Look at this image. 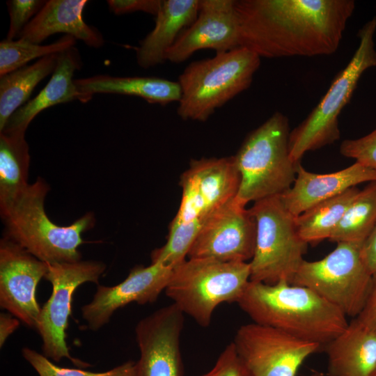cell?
<instances>
[{
  "label": "cell",
  "instance_id": "obj_5",
  "mask_svg": "<svg viewBox=\"0 0 376 376\" xmlns=\"http://www.w3.org/2000/svg\"><path fill=\"white\" fill-rule=\"evenodd\" d=\"M260 58L240 46L191 63L178 81L181 88L178 116L183 120H207L217 109L250 86Z\"/></svg>",
  "mask_w": 376,
  "mask_h": 376
},
{
  "label": "cell",
  "instance_id": "obj_9",
  "mask_svg": "<svg viewBox=\"0 0 376 376\" xmlns=\"http://www.w3.org/2000/svg\"><path fill=\"white\" fill-rule=\"evenodd\" d=\"M362 243L340 242L323 258L304 260L291 283L309 288L347 317L357 318L367 299L373 275L361 256Z\"/></svg>",
  "mask_w": 376,
  "mask_h": 376
},
{
  "label": "cell",
  "instance_id": "obj_8",
  "mask_svg": "<svg viewBox=\"0 0 376 376\" xmlns=\"http://www.w3.org/2000/svg\"><path fill=\"white\" fill-rule=\"evenodd\" d=\"M249 210L256 226L250 281L291 283L308 246L297 231L295 217L284 206L280 195L256 201Z\"/></svg>",
  "mask_w": 376,
  "mask_h": 376
},
{
  "label": "cell",
  "instance_id": "obj_1",
  "mask_svg": "<svg viewBox=\"0 0 376 376\" xmlns=\"http://www.w3.org/2000/svg\"><path fill=\"white\" fill-rule=\"evenodd\" d=\"M240 45L260 58L334 54L352 16L353 0L235 1Z\"/></svg>",
  "mask_w": 376,
  "mask_h": 376
},
{
  "label": "cell",
  "instance_id": "obj_38",
  "mask_svg": "<svg viewBox=\"0 0 376 376\" xmlns=\"http://www.w3.org/2000/svg\"><path fill=\"white\" fill-rule=\"evenodd\" d=\"M308 376H331V375H329L328 373H320V372H314V373H312Z\"/></svg>",
  "mask_w": 376,
  "mask_h": 376
},
{
  "label": "cell",
  "instance_id": "obj_13",
  "mask_svg": "<svg viewBox=\"0 0 376 376\" xmlns=\"http://www.w3.org/2000/svg\"><path fill=\"white\" fill-rule=\"evenodd\" d=\"M245 207L235 197L214 211L203 223L187 258L249 262L255 250L256 226Z\"/></svg>",
  "mask_w": 376,
  "mask_h": 376
},
{
  "label": "cell",
  "instance_id": "obj_30",
  "mask_svg": "<svg viewBox=\"0 0 376 376\" xmlns=\"http://www.w3.org/2000/svg\"><path fill=\"white\" fill-rule=\"evenodd\" d=\"M22 354L39 376H135L136 374V362L133 361L104 372H92L57 366L44 354L29 347H24Z\"/></svg>",
  "mask_w": 376,
  "mask_h": 376
},
{
  "label": "cell",
  "instance_id": "obj_22",
  "mask_svg": "<svg viewBox=\"0 0 376 376\" xmlns=\"http://www.w3.org/2000/svg\"><path fill=\"white\" fill-rule=\"evenodd\" d=\"M199 4L200 0H162L154 29L136 48L139 66L148 68L166 61L167 51L196 19Z\"/></svg>",
  "mask_w": 376,
  "mask_h": 376
},
{
  "label": "cell",
  "instance_id": "obj_15",
  "mask_svg": "<svg viewBox=\"0 0 376 376\" xmlns=\"http://www.w3.org/2000/svg\"><path fill=\"white\" fill-rule=\"evenodd\" d=\"M47 264L7 237L0 242V306L21 322L36 328L40 313L37 286Z\"/></svg>",
  "mask_w": 376,
  "mask_h": 376
},
{
  "label": "cell",
  "instance_id": "obj_24",
  "mask_svg": "<svg viewBox=\"0 0 376 376\" xmlns=\"http://www.w3.org/2000/svg\"><path fill=\"white\" fill-rule=\"evenodd\" d=\"M30 160L25 132H0V207L10 203L29 185Z\"/></svg>",
  "mask_w": 376,
  "mask_h": 376
},
{
  "label": "cell",
  "instance_id": "obj_17",
  "mask_svg": "<svg viewBox=\"0 0 376 376\" xmlns=\"http://www.w3.org/2000/svg\"><path fill=\"white\" fill-rule=\"evenodd\" d=\"M235 3V0L200 1L196 19L167 51L166 61L180 63L201 49L220 53L240 47Z\"/></svg>",
  "mask_w": 376,
  "mask_h": 376
},
{
  "label": "cell",
  "instance_id": "obj_10",
  "mask_svg": "<svg viewBox=\"0 0 376 376\" xmlns=\"http://www.w3.org/2000/svg\"><path fill=\"white\" fill-rule=\"evenodd\" d=\"M47 264L45 278L52 284V292L41 307L36 327L42 340V354L56 362L66 358L77 366L87 367V363L71 356L65 331L74 292L86 282L98 284L106 265L100 261L82 260Z\"/></svg>",
  "mask_w": 376,
  "mask_h": 376
},
{
  "label": "cell",
  "instance_id": "obj_37",
  "mask_svg": "<svg viewBox=\"0 0 376 376\" xmlns=\"http://www.w3.org/2000/svg\"><path fill=\"white\" fill-rule=\"evenodd\" d=\"M19 319L10 313H1L0 315V347L4 345L8 338L18 328Z\"/></svg>",
  "mask_w": 376,
  "mask_h": 376
},
{
  "label": "cell",
  "instance_id": "obj_26",
  "mask_svg": "<svg viewBox=\"0 0 376 376\" xmlns=\"http://www.w3.org/2000/svg\"><path fill=\"white\" fill-rule=\"evenodd\" d=\"M359 191L356 187L350 188L295 217L300 237L308 244L329 240Z\"/></svg>",
  "mask_w": 376,
  "mask_h": 376
},
{
  "label": "cell",
  "instance_id": "obj_31",
  "mask_svg": "<svg viewBox=\"0 0 376 376\" xmlns=\"http://www.w3.org/2000/svg\"><path fill=\"white\" fill-rule=\"evenodd\" d=\"M340 152L376 171V128L364 136L344 140L340 146Z\"/></svg>",
  "mask_w": 376,
  "mask_h": 376
},
{
  "label": "cell",
  "instance_id": "obj_32",
  "mask_svg": "<svg viewBox=\"0 0 376 376\" xmlns=\"http://www.w3.org/2000/svg\"><path fill=\"white\" fill-rule=\"evenodd\" d=\"M41 0H10L7 1L10 26L6 40H13L45 4Z\"/></svg>",
  "mask_w": 376,
  "mask_h": 376
},
{
  "label": "cell",
  "instance_id": "obj_11",
  "mask_svg": "<svg viewBox=\"0 0 376 376\" xmlns=\"http://www.w3.org/2000/svg\"><path fill=\"white\" fill-rule=\"evenodd\" d=\"M233 343L253 376H296L304 361L321 347L253 322L239 327Z\"/></svg>",
  "mask_w": 376,
  "mask_h": 376
},
{
  "label": "cell",
  "instance_id": "obj_18",
  "mask_svg": "<svg viewBox=\"0 0 376 376\" xmlns=\"http://www.w3.org/2000/svg\"><path fill=\"white\" fill-rule=\"evenodd\" d=\"M376 181V171L358 162L330 173H315L297 165L292 185L280 195L286 209L297 217L311 207L365 182Z\"/></svg>",
  "mask_w": 376,
  "mask_h": 376
},
{
  "label": "cell",
  "instance_id": "obj_23",
  "mask_svg": "<svg viewBox=\"0 0 376 376\" xmlns=\"http://www.w3.org/2000/svg\"><path fill=\"white\" fill-rule=\"evenodd\" d=\"M82 93H112L136 96L148 103L166 105L179 102L181 88L179 82L156 77H116L98 75L75 79Z\"/></svg>",
  "mask_w": 376,
  "mask_h": 376
},
{
  "label": "cell",
  "instance_id": "obj_39",
  "mask_svg": "<svg viewBox=\"0 0 376 376\" xmlns=\"http://www.w3.org/2000/svg\"><path fill=\"white\" fill-rule=\"evenodd\" d=\"M371 376H376V367H375V370H373Z\"/></svg>",
  "mask_w": 376,
  "mask_h": 376
},
{
  "label": "cell",
  "instance_id": "obj_12",
  "mask_svg": "<svg viewBox=\"0 0 376 376\" xmlns=\"http://www.w3.org/2000/svg\"><path fill=\"white\" fill-rule=\"evenodd\" d=\"M240 183L233 157L191 160L181 175V202L172 221L205 222L214 211L236 196Z\"/></svg>",
  "mask_w": 376,
  "mask_h": 376
},
{
  "label": "cell",
  "instance_id": "obj_3",
  "mask_svg": "<svg viewBox=\"0 0 376 376\" xmlns=\"http://www.w3.org/2000/svg\"><path fill=\"white\" fill-rule=\"evenodd\" d=\"M49 190L48 184L38 178L13 201L0 207L5 237L46 263L80 260L79 247L85 243L82 233L94 226V215L88 212L66 226L55 224L44 207Z\"/></svg>",
  "mask_w": 376,
  "mask_h": 376
},
{
  "label": "cell",
  "instance_id": "obj_28",
  "mask_svg": "<svg viewBox=\"0 0 376 376\" xmlns=\"http://www.w3.org/2000/svg\"><path fill=\"white\" fill-rule=\"evenodd\" d=\"M76 44V39L65 35L49 45H40L22 39L0 42V77L21 68L35 59L58 54Z\"/></svg>",
  "mask_w": 376,
  "mask_h": 376
},
{
  "label": "cell",
  "instance_id": "obj_4",
  "mask_svg": "<svg viewBox=\"0 0 376 376\" xmlns=\"http://www.w3.org/2000/svg\"><path fill=\"white\" fill-rule=\"evenodd\" d=\"M290 132L288 118L276 112L246 136L233 156L240 176V203L281 195L292 185L299 162L290 155Z\"/></svg>",
  "mask_w": 376,
  "mask_h": 376
},
{
  "label": "cell",
  "instance_id": "obj_21",
  "mask_svg": "<svg viewBox=\"0 0 376 376\" xmlns=\"http://www.w3.org/2000/svg\"><path fill=\"white\" fill-rule=\"evenodd\" d=\"M331 376H371L376 367V333L357 318L324 346Z\"/></svg>",
  "mask_w": 376,
  "mask_h": 376
},
{
  "label": "cell",
  "instance_id": "obj_19",
  "mask_svg": "<svg viewBox=\"0 0 376 376\" xmlns=\"http://www.w3.org/2000/svg\"><path fill=\"white\" fill-rule=\"evenodd\" d=\"M81 64L79 51L75 46L59 53L56 68L48 83L34 98L10 116L1 131L26 132L33 119L49 107L74 100L83 103L91 100L93 95L81 92L73 79Z\"/></svg>",
  "mask_w": 376,
  "mask_h": 376
},
{
  "label": "cell",
  "instance_id": "obj_36",
  "mask_svg": "<svg viewBox=\"0 0 376 376\" xmlns=\"http://www.w3.org/2000/svg\"><path fill=\"white\" fill-rule=\"evenodd\" d=\"M361 256L370 273L376 274V224L361 244Z\"/></svg>",
  "mask_w": 376,
  "mask_h": 376
},
{
  "label": "cell",
  "instance_id": "obj_2",
  "mask_svg": "<svg viewBox=\"0 0 376 376\" xmlns=\"http://www.w3.org/2000/svg\"><path fill=\"white\" fill-rule=\"evenodd\" d=\"M253 322L325 346L347 326V316L309 288L281 281H250L237 302Z\"/></svg>",
  "mask_w": 376,
  "mask_h": 376
},
{
  "label": "cell",
  "instance_id": "obj_7",
  "mask_svg": "<svg viewBox=\"0 0 376 376\" xmlns=\"http://www.w3.org/2000/svg\"><path fill=\"white\" fill-rule=\"evenodd\" d=\"M375 31L376 17H373L359 31V46L349 63L337 74L309 115L290 131L289 150L293 162H299L306 152L340 139L338 116L350 102L363 72L376 66Z\"/></svg>",
  "mask_w": 376,
  "mask_h": 376
},
{
  "label": "cell",
  "instance_id": "obj_27",
  "mask_svg": "<svg viewBox=\"0 0 376 376\" xmlns=\"http://www.w3.org/2000/svg\"><path fill=\"white\" fill-rule=\"evenodd\" d=\"M375 224L376 181H373L359 191L329 240L363 243Z\"/></svg>",
  "mask_w": 376,
  "mask_h": 376
},
{
  "label": "cell",
  "instance_id": "obj_20",
  "mask_svg": "<svg viewBox=\"0 0 376 376\" xmlns=\"http://www.w3.org/2000/svg\"><path fill=\"white\" fill-rule=\"evenodd\" d=\"M87 0H49L19 34V39L40 44L50 36L63 33L91 47L104 42L101 33L83 19Z\"/></svg>",
  "mask_w": 376,
  "mask_h": 376
},
{
  "label": "cell",
  "instance_id": "obj_29",
  "mask_svg": "<svg viewBox=\"0 0 376 376\" xmlns=\"http://www.w3.org/2000/svg\"><path fill=\"white\" fill-rule=\"evenodd\" d=\"M203 223L201 221L187 223L171 221L166 242L152 251L151 263H161L173 269L182 263L187 260Z\"/></svg>",
  "mask_w": 376,
  "mask_h": 376
},
{
  "label": "cell",
  "instance_id": "obj_25",
  "mask_svg": "<svg viewBox=\"0 0 376 376\" xmlns=\"http://www.w3.org/2000/svg\"><path fill=\"white\" fill-rule=\"evenodd\" d=\"M58 54L46 56L0 77V131L10 116L27 102L38 83L54 72Z\"/></svg>",
  "mask_w": 376,
  "mask_h": 376
},
{
  "label": "cell",
  "instance_id": "obj_35",
  "mask_svg": "<svg viewBox=\"0 0 376 376\" xmlns=\"http://www.w3.org/2000/svg\"><path fill=\"white\" fill-rule=\"evenodd\" d=\"M355 318L376 333V274L373 275L371 287L363 308Z\"/></svg>",
  "mask_w": 376,
  "mask_h": 376
},
{
  "label": "cell",
  "instance_id": "obj_14",
  "mask_svg": "<svg viewBox=\"0 0 376 376\" xmlns=\"http://www.w3.org/2000/svg\"><path fill=\"white\" fill-rule=\"evenodd\" d=\"M184 315L172 303L137 323L135 336L140 357L135 376H184L180 347Z\"/></svg>",
  "mask_w": 376,
  "mask_h": 376
},
{
  "label": "cell",
  "instance_id": "obj_33",
  "mask_svg": "<svg viewBox=\"0 0 376 376\" xmlns=\"http://www.w3.org/2000/svg\"><path fill=\"white\" fill-rule=\"evenodd\" d=\"M199 376H253L230 343L219 354L213 367Z\"/></svg>",
  "mask_w": 376,
  "mask_h": 376
},
{
  "label": "cell",
  "instance_id": "obj_16",
  "mask_svg": "<svg viewBox=\"0 0 376 376\" xmlns=\"http://www.w3.org/2000/svg\"><path fill=\"white\" fill-rule=\"evenodd\" d=\"M173 271L161 263H151L148 266H135L117 285L98 284L91 301L81 308L87 327L99 330L118 309L130 303L143 305L155 301L166 289Z\"/></svg>",
  "mask_w": 376,
  "mask_h": 376
},
{
  "label": "cell",
  "instance_id": "obj_6",
  "mask_svg": "<svg viewBox=\"0 0 376 376\" xmlns=\"http://www.w3.org/2000/svg\"><path fill=\"white\" fill-rule=\"evenodd\" d=\"M250 276L249 262L187 258L173 269L164 292L184 314L207 327L219 304L238 301Z\"/></svg>",
  "mask_w": 376,
  "mask_h": 376
},
{
  "label": "cell",
  "instance_id": "obj_34",
  "mask_svg": "<svg viewBox=\"0 0 376 376\" xmlns=\"http://www.w3.org/2000/svg\"><path fill=\"white\" fill-rule=\"evenodd\" d=\"M162 0H109V8L116 15H123L136 11L157 15Z\"/></svg>",
  "mask_w": 376,
  "mask_h": 376
}]
</instances>
